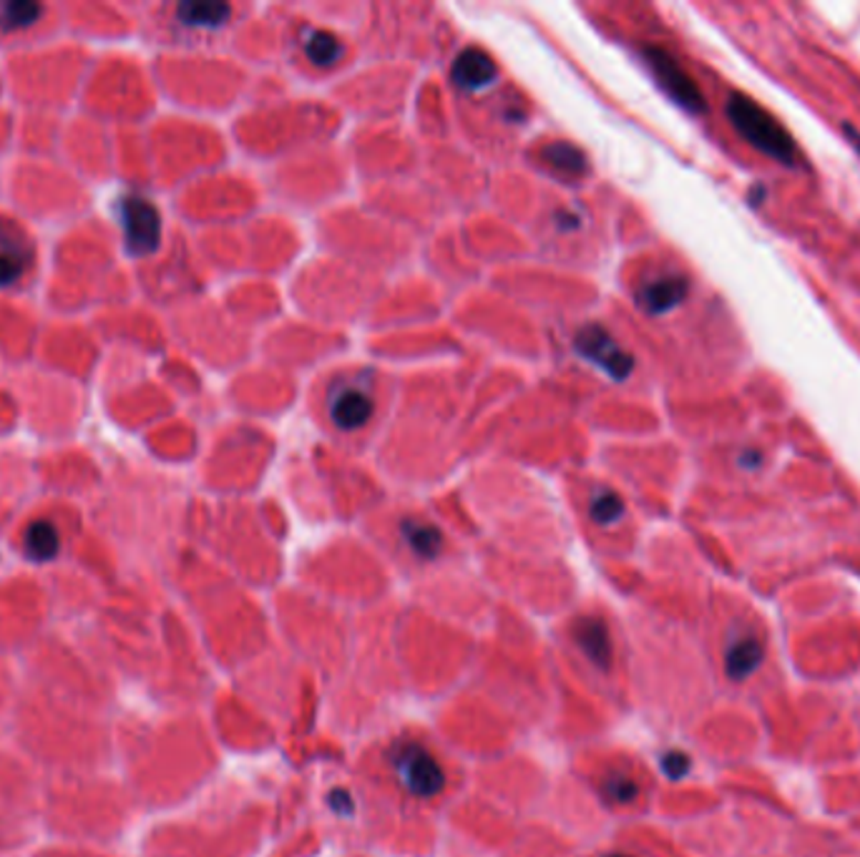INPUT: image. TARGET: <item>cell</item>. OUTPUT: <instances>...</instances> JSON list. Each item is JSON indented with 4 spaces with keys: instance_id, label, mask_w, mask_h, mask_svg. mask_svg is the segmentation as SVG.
<instances>
[{
    "instance_id": "obj_1",
    "label": "cell",
    "mask_w": 860,
    "mask_h": 857,
    "mask_svg": "<svg viewBox=\"0 0 860 857\" xmlns=\"http://www.w3.org/2000/svg\"><path fill=\"white\" fill-rule=\"evenodd\" d=\"M725 111L735 132L757 151L785 166H795L798 161V146H795L788 128L757 101L745 94H732Z\"/></svg>"
},
{
    "instance_id": "obj_2",
    "label": "cell",
    "mask_w": 860,
    "mask_h": 857,
    "mask_svg": "<svg viewBox=\"0 0 860 857\" xmlns=\"http://www.w3.org/2000/svg\"><path fill=\"white\" fill-rule=\"evenodd\" d=\"M388 762L402 790L418 799H433L445 787V772L441 762L420 742L398 740L390 746Z\"/></svg>"
},
{
    "instance_id": "obj_3",
    "label": "cell",
    "mask_w": 860,
    "mask_h": 857,
    "mask_svg": "<svg viewBox=\"0 0 860 857\" xmlns=\"http://www.w3.org/2000/svg\"><path fill=\"white\" fill-rule=\"evenodd\" d=\"M325 410L333 428L343 432L363 430L375 415V393L370 375L350 373L333 380L325 395Z\"/></svg>"
},
{
    "instance_id": "obj_4",
    "label": "cell",
    "mask_w": 860,
    "mask_h": 857,
    "mask_svg": "<svg viewBox=\"0 0 860 857\" xmlns=\"http://www.w3.org/2000/svg\"><path fill=\"white\" fill-rule=\"evenodd\" d=\"M574 349L584 359H589L591 365H597L599 370L615 377V380H627L629 373L634 370V359H631V355L609 335L607 327L597 325V322H591V325L576 332Z\"/></svg>"
},
{
    "instance_id": "obj_5",
    "label": "cell",
    "mask_w": 860,
    "mask_h": 857,
    "mask_svg": "<svg viewBox=\"0 0 860 857\" xmlns=\"http://www.w3.org/2000/svg\"><path fill=\"white\" fill-rule=\"evenodd\" d=\"M118 215H122V227L126 244L134 254H151L159 247L161 239V219L157 207L144 197H124L118 205Z\"/></svg>"
},
{
    "instance_id": "obj_6",
    "label": "cell",
    "mask_w": 860,
    "mask_h": 857,
    "mask_svg": "<svg viewBox=\"0 0 860 857\" xmlns=\"http://www.w3.org/2000/svg\"><path fill=\"white\" fill-rule=\"evenodd\" d=\"M644 59L649 69H652L654 79L660 81V86L672 96V101H677V104L688 111H694V114L704 111L702 91L698 88V83L692 81L690 73L680 66V61L672 59V55L662 49H647Z\"/></svg>"
},
{
    "instance_id": "obj_7",
    "label": "cell",
    "mask_w": 860,
    "mask_h": 857,
    "mask_svg": "<svg viewBox=\"0 0 860 857\" xmlns=\"http://www.w3.org/2000/svg\"><path fill=\"white\" fill-rule=\"evenodd\" d=\"M31 237L11 219H0V288H13L33 266Z\"/></svg>"
},
{
    "instance_id": "obj_8",
    "label": "cell",
    "mask_w": 860,
    "mask_h": 857,
    "mask_svg": "<svg viewBox=\"0 0 860 857\" xmlns=\"http://www.w3.org/2000/svg\"><path fill=\"white\" fill-rule=\"evenodd\" d=\"M690 280L680 272H657L637 288V304L647 315H670L688 300Z\"/></svg>"
},
{
    "instance_id": "obj_9",
    "label": "cell",
    "mask_w": 860,
    "mask_h": 857,
    "mask_svg": "<svg viewBox=\"0 0 860 857\" xmlns=\"http://www.w3.org/2000/svg\"><path fill=\"white\" fill-rule=\"evenodd\" d=\"M571 639L594 667L601 671L611 667V661H615V644H611L609 626L601 616H579V619L571 624Z\"/></svg>"
},
{
    "instance_id": "obj_10",
    "label": "cell",
    "mask_w": 860,
    "mask_h": 857,
    "mask_svg": "<svg viewBox=\"0 0 860 857\" xmlns=\"http://www.w3.org/2000/svg\"><path fill=\"white\" fill-rule=\"evenodd\" d=\"M499 76L496 63L491 55L481 49H465L459 53V59L453 61L451 79L461 91H483L489 88Z\"/></svg>"
},
{
    "instance_id": "obj_11",
    "label": "cell",
    "mask_w": 860,
    "mask_h": 857,
    "mask_svg": "<svg viewBox=\"0 0 860 857\" xmlns=\"http://www.w3.org/2000/svg\"><path fill=\"white\" fill-rule=\"evenodd\" d=\"M763 659H765V651H763V641L757 639V634L740 631L727 641L725 671L730 679L740 681V679H747L749 675H755Z\"/></svg>"
},
{
    "instance_id": "obj_12",
    "label": "cell",
    "mask_w": 860,
    "mask_h": 857,
    "mask_svg": "<svg viewBox=\"0 0 860 857\" xmlns=\"http://www.w3.org/2000/svg\"><path fill=\"white\" fill-rule=\"evenodd\" d=\"M400 539L416 558H423V561L438 558L445 546L441 529H438V525H433V523L423 521V519L402 521L400 523Z\"/></svg>"
},
{
    "instance_id": "obj_13",
    "label": "cell",
    "mask_w": 860,
    "mask_h": 857,
    "mask_svg": "<svg viewBox=\"0 0 860 857\" xmlns=\"http://www.w3.org/2000/svg\"><path fill=\"white\" fill-rule=\"evenodd\" d=\"M302 51H305L310 63H315L319 69H331L343 59L345 45L335 33L323 31V28H310L302 35Z\"/></svg>"
},
{
    "instance_id": "obj_14",
    "label": "cell",
    "mask_w": 860,
    "mask_h": 857,
    "mask_svg": "<svg viewBox=\"0 0 860 857\" xmlns=\"http://www.w3.org/2000/svg\"><path fill=\"white\" fill-rule=\"evenodd\" d=\"M230 15L232 8L227 3H181L177 8L179 23L195 31H217L230 21Z\"/></svg>"
},
{
    "instance_id": "obj_15",
    "label": "cell",
    "mask_w": 860,
    "mask_h": 857,
    "mask_svg": "<svg viewBox=\"0 0 860 857\" xmlns=\"http://www.w3.org/2000/svg\"><path fill=\"white\" fill-rule=\"evenodd\" d=\"M61 548V536L51 521H33L23 533V551L33 561H51Z\"/></svg>"
},
{
    "instance_id": "obj_16",
    "label": "cell",
    "mask_w": 860,
    "mask_h": 857,
    "mask_svg": "<svg viewBox=\"0 0 860 857\" xmlns=\"http://www.w3.org/2000/svg\"><path fill=\"white\" fill-rule=\"evenodd\" d=\"M627 513V505H625V498H621L617 491H611V488H594L591 495H589V519L601 525V529H609V525L619 523L621 519H625Z\"/></svg>"
},
{
    "instance_id": "obj_17",
    "label": "cell",
    "mask_w": 860,
    "mask_h": 857,
    "mask_svg": "<svg viewBox=\"0 0 860 857\" xmlns=\"http://www.w3.org/2000/svg\"><path fill=\"white\" fill-rule=\"evenodd\" d=\"M43 15V6L31 3V0H3L0 3V28L3 31H23L39 23Z\"/></svg>"
},
{
    "instance_id": "obj_18",
    "label": "cell",
    "mask_w": 860,
    "mask_h": 857,
    "mask_svg": "<svg viewBox=\"0 0 860 857\" xmlns=\"http://www.w3.org/2000/svg\"><path fill=\"white\" fill-rule=\"evenodd\" d=\"M544 159L569 177H579V174L587 171V156L581 154V149H576L574 144L566 142H552L544 149Z\"/></svg>"
},
{
    "instance_id": "obj_19",
    "label": "cell",
    "mask_w": 860,
    "mask_h": 857,
    "mask_svg": "<svg viewBox=\"0 0 860 857\" xmlns=\"http://www.w3.org/2000/svg\"><path fill=\"white\" fill-rule=\"evenodd\" d=\"M601 795L609 805H629L639 797V785L627 772H609L601 782Z\"/></svg>"
},
{
    "instance_id": "obj_20",
    "label": "cell",
    "mask_w": 860,
    "mask_h": 857,
    "mask_svg": "<svg viewBox=\"0 0 860 857\" xmlns=\"http://www.w3.org/2000/svg\"><path fill=\"white\" fill-rule=\"evenodd\" d=\"M690 767H692L690 757H688V754H684V752H680V750L667 752L664 757H662V772H664L670 780H682L684 774L690 772Z\"/></svg>"
},
{
    "instance_id": "obj_21",
    "label": "cell",
    "mask_w": 860,
    "mask_h": 857,
    "mask_svg": "<svg viewBox=\"0 0 860 857\" xmlns=\"http://www.w3.org/2000/svg\"><path fill=\"white\" fill-rule=\"evenodd\" d=\"M327 805H331L340 817L353 815V809H355L353 807V797H350V792H347V790H333L331 797H327Z\"/></svg>"
},
{
    "instance_id": "obj_22",
    "label": "cell",
    "mask_w": 860,
    "mask_h": 857,
    "mask_svg": "<svg viewBox=\"0 0 860 857\" xmlns=\"http://www.w3.org/2000/svg\"><path fill=\"white\" fill-rule=\"evenodd\" d=\"M843 132H846V136L850 138V144H853V146H856V151L860 154V134H858V132H856V128H853V126H850V124H846V126H843Z\"/></svg>"
},
{
    "instance_id": "obj_23",
    "label": "cell",
    "mask_w": 860,
    "mask_h": 857,
    "mask_svg": "<svg viewBox=\"0 0 860 857\" xmlns=\"http://www.w3.org/2000/svg\"><path fill=\"white\" fill-rule=\"evenodd\" d=\"M761 197L765 199V189H763V187H755V191H753V205H761Z\"/></svg>"
},
{
    "instance_id": "obj_24",
    "label": "cell",
    "mask_w": 860,
    "mask_h": 857,
    "mask_svg": "<svg viewBox=\"0 0 860 857\" xmlns=\"http://www.w3.org/2000/svg\"><path fill=\"white\" fill-rule=\"evenodd\" d=\"M607 857H629V855H621V853H615V855H607Z\"/></svg>"
}]
</instances>
